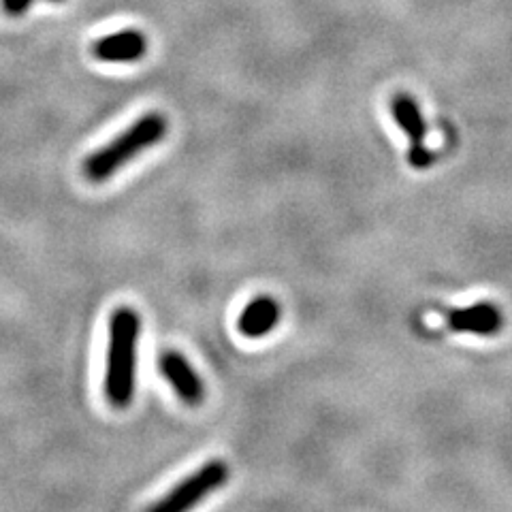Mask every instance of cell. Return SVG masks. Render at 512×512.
<instances>
[{
    "label": "cell",
    "instance_id": "cell-1",
    "mask_svg": "<svg viewBox=\"0 0 512 512\" xmlns=\"http://www.w3.org/2000/svg\"><path fill=\"white\" fill-rule=\"evenodd\" d=\"M141 316L122 306L109 318V346L105 367V395L111 406L126 408L137 389Z\"/></svg>",
    "mask_w": 512,
    "mask_h": 512
},
{
    "label": "cell",
    "instance_id": "cell-2",
    "mask_svg": "<svg viewBox=\"0 0 512 512\" xmlns=\"http://www.w3.org/2000/svg\"><path fill=\"white\" fill-rule=\"evenodd\" d=\"M167 118L158 111H150L137 118L118 137L111 139L107 146L94 150L84 160V175L90 182H105L126 167L131 160L141 156L146 150L158 146L167 135Z\"/></svg>",
    "mask_w": 512,
    "mask_h": 512
},
{
    "label": "cell",
    "instance_id": "cell-3",
    "mask_svg": "<svg viewBox=\"0 0 512 512\" xmlns=\"http://www.w3.org/2000/svg\"><path fill=\"white\" fill-rule=\"evenodd\" d=\"M231 470L227 466V461L222 459H212L203 463L199 470L186 476L182 483L175 485L163 500L150 506L154 512H182L188 508H195L201 504L205 498H210L214 491L224 487L229 483Z\"/></svg>",
    "mask_w": 512,
    "mask_h": 512
},
{
    "label": "cell",
    "instance_id": "cell-4",
    "mask_svg": "<svg viewBox=\"0 0 512 512\" xmlns=\"http://www.w3.org/2000/svg\"><path fill=\"white\" fill-rule=\"evenodd\" d=\"M391 116L395 120V124L399 126L410 143L408 150V163L412 169L423 171L429 169L431 165L436 163L438 154L431 152L427 146V122L423 118V111L416 103V99L408 92H397L391 96Z\"/></svg>",
    "mask_w": 512,
    "mask_h": 512
},
{
    "label": "cell",
    "instance_id": "cell-5",
    "mask_svg": "<svg viewBox=\"0 0 512 512\" xmlns=\"http://www.w3.org/2000/svg\"><path fill=\"white\" fill-rule=\"evenodd\" d=\"M446 327L455 333L480 335V338H491L504 329V312L491 301L472 303L468 308L446 310Z\"/></svg>",
    "mask_w": 512,
    "mask_h": 512
},
{
    "label": "cell",
    "instance_id": "cell-6",
    "mask_svg": "<svg viewBox=\"0 0 512 512\" xmlns=\"http://www.w3.org/2000/svg\"><path fill=\"white\" fill-rule=\"evenodd\" d=\"M160 374L171 384L173 391L178 393L182 402L188 406H199L205 397L203 380L197 374L195 367L178 350H165L158 359Z\"/></svg>",
    "mask_w": 512,
    "mask_h": 512
},
{
    "label": "cell",
    "instance_id": "cell-7",
    "mask_svg": "<svg viewBox=\"0 0 512 512\" xmlns=\"http://www.w3.org/2000/svg\"><path fill=\"white\" fill-rule=\"evenodd\" d=\"M148 54V39L141 30L124 28L111 32L107 37H101L92 45V56L101 62H137Z\"/></svg>",
    "mask_w": 512,
    "mask_h": 512
},
{
    "label": "cell",
    "instance_id": "cell-8",
    "mask_svg": "<svg viewBox=\"0 0 512 512\" xmlns=\"http://www.w3.org/2000/svg\"><path fill=\"white\" fill-rule=\"evenodd\" d=\"M282 318V308L274 297H256L244 308L237 320V329L246 338H265L274 331Z\"/></svg>",
    "mask_w": 512,
    "mask_h": 512
},
{
    "label": "cell",
    "instance_id": "cell-9",
    "mask_svg": "<svg viewBox=\"0 0 512 512\" xmlns=\"http://www.w3.org/2000/svg\"><path fill=\"white\" fill-rule=\"evenodd\" d=\"M32 3H35V0H0V5H3L5 13L13 15V18H20V15H24L32 7Z\"/></svg>",
    "mask_w": 512,
    "mask_h": 512
},
{
    "label": "cell",
    "instance_id": "cell-10",
    "mask_svg": "<svg viewBox=\"0 0 512 512\" xmlns=\"http://www.w3.org/2000/svg\"><path fill=\"white\" fill-rule=\"evenodd\" d=\"M47 3H64V0H47Z\"/></svg>",
    "mask_w": 512,
    "mask_h": 512
}]
</instances>
